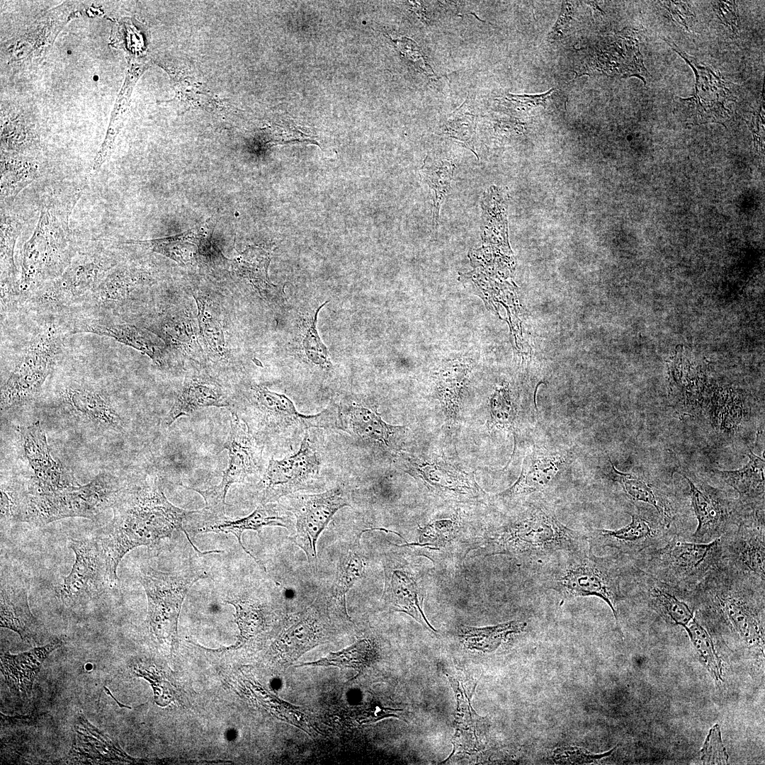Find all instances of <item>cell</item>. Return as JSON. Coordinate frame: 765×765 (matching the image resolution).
Segmentation results:
<instances>
[{
    "label": "cell",
    "mask_w": 765,
    "mask_h": 765,
    "mask_svg": "<svg viewBox=\"0 0 765 765\" xmlns=\"http://www.w3.org/2000/svg\"><path fill=\"white\" fill-rule=\"evenodd\" d=\"M113 517L97 540L112 574L124 555L141 545H151L169 537L196 511H186L172 504L156 478L122 487L113 504Z\"/></svg>",
    "instance_id": "obj_1"
},
{
    "label": "cell",
    "mask_w": 765,
    "mask_h": 765,
    "mask_svg": "<svg viewBox=\"0 0 765 765\" xmlns=\"http://www.w3.org/2000/svg\"><path fill=\"white\" fill-rule=\"evenodd\" d=\"M85 182L52 189L44 196L36 227L25 243L19 278L21 302L44 284L60 276L79 247L69 225Z\"/></svg>",
    "instance_id": "obj_2"
},
{
    "label": "cell",
    "mask_w": 765,
    "mask_h": 765,
    "mask_svg": "<svg viewBox=\"0 0 765 765\" xmlns=\"http://www.w3.org/2000/svg\"><path fill=\"white\" fill-rule=\"evenodd\" d=\"M589 543L587 535L565 526L550 507L533 502L486 528L477 549L484 555L548 558Z\"/></svg>",
    "instance_id": "obj_3"
},
{
    "label": "cell",
    "mask_w": 765,
    "mask_h": 765,
    "mask_svg": "<svg viewBox=\"0 0 765 765\" xmlns=\"http://www.w3.org/2000/svg\"><path fill=\"white\" fill-rule=\"evenodd\" d=\"M592 547L590 543L548 557L542 572V584L567 599L600 598L611 609L619 627L616 606L625 597L621 589L622 570L617 557L596 556Z\"/></svg>",
    "instance_id": "obj_4"
},
{
    "label": "cell",
    "mask_w": 765,
    "mask_h": 765,
    "mask_svg": "<svg viewBox=\"0 0 765 765\" xmlns=\"http://www.w3.org/2000/svg\"><path fill=\"white\" fill-rule=\"evenodd\" d=\"M693 591L696 605L714 613L741 639L749 643L761 640L765 584L718 564Z\"/></svg>",
    "instance_id": "obj_5"
},
{
    "label": "cell",
    "mask_w": 765,
    "mask_h": 765,
    "mask_svg": "<svg viewBox=\"0 0 765 765\" xmlns=\"http://www.w3.org/2000/svg\"><path fill=\"white\" fill-rule=\"evenodd\" d=\"M118 263L116 254L108 246L97 243L79 247L63 273L30 293L20 311L37 318L67 316Z\"/></svg>",
    "instance_id": "obj_6"
},
{
    "label": "cell",
    "mask_w": 765,
    "mask_h": 765,
    "mask_svg": "<svg viewBox=\"0 0 765 765\" xmlns=\"http://www.w3.org/2000/svg\"><path fill=\"white\" fill-rule=\"evenodd\" d=\"M69 335L62 318H39L36 329L19 348L9 375L1 385V411L37 396L62 356Z\"/></svg>",
    "instance_id": "obj_7"
},
{
    "label": "cell",
    "mask_w": 765,
    "mask_h": 765,
    "mask_svg": "<svg viewBox=\"0 0 765 765\" xmlns=\"http://www.w3.org/2000/svg\"><path fill=\"white\" fill-rule=\"evenodd\" d=\"M244 402L230 411L245 422L263 446L266 442L305 434L312 428L341 429L338 404L334 402L316 414L306 415L300 413L285 395L257 384L249 387Z\"/></svg>",
    "instance_id": "obj_8"
},
{
    "label": "cell",
    "mask_w": 765,
    "mask_h": 765,
    "mask_svg": "<svg viewBox=\"0 0 765 765\" xmlns=\"http://www.w3.org/2000/svg\"><path fill=\"white\" fill-rule=\"evenodd\" d=\"M678 533L632 557L634 565L667 583L693 589L720 562V538L710 543Z\"/></svg>",
    "instance_id": "obj_9"
},
{
    "label": "cell",
    "mask_w": 765,
    "mask_h": 765,
    "mask_svg": "<svg viewBox=\"0 0 765 765\" xmlns=\"http://www.w3.org/2000/svg\"><path fill=\"white\" fill-rule=\"evenodd\" d=\"M122 487L108 474H100L84 485L45 494L26 493L17 521L42 526L69 517L94 518L113 506Z\"/></svg>",
    "instance_id": "obj_10"
},
{
    "label": "cell",
    "mask_w": 765,
    "mask_h": 765,
    "mask_svg": "<svg viewBox=\"0 0 765 765\" xmlns=\"http://www.w3.org/2000/svg\"><path fill=\"white\" fill-rule=\"evenodd\" d=\"M207 577L205 571L196 568L173 572L149 568L141 572L139 580L148 600L147 622L159 640L170 639L175 643L185 596L193 584Z\"/></svg>",
    "instance_id": "obj_11"
},
{
    "label": "cell",
    "mask_w": 765,
    "mask_h": 765,
    "mask_svg": "<svg viewBox=\"0 0 765 765\" xmlns=\"http://www.w3.org/2000/svg\"><path fill=\"white\" fill-rule=\"evenodd\" d=\"M230 412V430L224 446L228 450L229 462L220 483L204 490L183 486L203 497L205 506L201 516L208 523L225 517V497L232 484L242 482L261 471L264 446L250 432L245 422L235 412Z\"/></svg>",
    "instance_id": "obj_12"
},
{
    "label": "cell",
    "mask_w": 765,
    "mask_h": 765,
    "mask_svg": "<svg viewBox=\"0 0 765 765\" xmlns=\"http://www.w3.org/2000/svg\"><path fill=\"white\" fill-rule=\"evenodd\" d=\"M397 464L443 499L457 502H484L487 496L477 483L474 474L442 457L418 455L399 450Z\"/></svg>",
    "instance_id": "obj_13"
},
{
    "label": "cell",
    "mask_w": 765,
    "mask_h": 765,
    "mask_svg": "<svg viewBox=\"0 0 765 765\" xmlns=\"http://www.w3.org/2000/svg\"><path fill=\"white\" fill-rule=\"evenodd\" d=\"M75 560L69 574L56 588V593L67 606L82 605L116 585L118 578L109 569L96 538L69 540Z\"/></svg>",
    "instance_id": "obj_14"
},
{
    "label": "cell",
    "mask_w": 765,
    "mask_h": 765,
    "mask_svg": "<svg viewBox=\"0 0 765 765\" xmlns=\"http://www.w3.org/2000/svg\"><path fill=\"white\" fill-rule=\"evenodd\" d=\"M684 477L689 485L691 502L697 520L695 531L689 534L690 540L710 543L732 527L754 523V511L738 498L727 497L711 486L696 484L686 475Z\"/></svg>",
    "instance_id": "obj_15"
},
{
    "label": "cell",
    "mask_w": 765,
    "mask_h": 765,
    "mask_svg": "<svg viewBox=\"0 0 765 765\" xmlns=\"http://www.w3.org/2000/svg\"><path fill=\"white\" fill-rule=\"evenodd\" d=\"M322 459L310 442L307 431L300 448L281 460L271 458L256 485L260 504L276 502L288 494L305 489L315 482Z\"/></svg>",
    "instance_id": "obj_16"
},
{
    "label": "cell",
    "mask_w": 765,
    "mask_h": 765,
    "mask_svg": "<svg viewBox=\"0 0 765 765\" xmlns=\"http://www.w3.org/2000/svg\"><path fill=\"white\" fill-rule=\"evenodd\" d=\"M351 506L348 494L336 486L318 494H302L293 497L288 510L295 518L294 543L306 555L310 562L316 561L317 543L335 514Z\"/></svg>",
    "instance_id": "obj_17"
},
{
    "label": "cell",
    "mask_w": 765,
    "mask_h": 765,
    "mask_svg": "<svg viewBox=\"0 0 765 765\" xmlns=\"http://www.w3.org/2000/svg\"><path fill=\"white\" fill-rule=\"evenodd\" d=\"M637 510L629 513L631 521L620 528L592 531L588 536L592 546L613 548L621 555L633 557L681 533L668 526L657 514L643 511L639 507Z\"/></svg>",
    "instance_id": "obj_18"
},
{
    "label": "cell",
    "mask_w": 765,
    "mask_h": 765,
    "mask_svg": "<svg viewBox=\"0 0 765 765\" xmlns=\"http://www.w3.org/2000/svg\"><path fill=\"white\" fill-rule=\"evenodd\" d=\"M64 320L70 334L91 333L106 336L147 355L158 366L164 363V346L162 339L147 329L107 314H72Z\"/></svg>",
    "instance_id": "obj_19"
},
{
    "label": "cell",
    "mask_w": 765,
    "mask_h": 765,
    "mask_svg": "<svg viewBox=\"0 0 765 765\" xmlns=\"http://www.w3.org/2000/svg\"><path fill=\"white\" fill-rule=\"evenodd\" d=\"M637 598L663 618L666 623L685 628L693 618L696 601L693 589L663 582L636 566L630 570Z\"/></svg>",
    "instance_id": "obj_20"
},
{
    "label": "cell",
    "mask_w": 765,
    "mask_h": 765,
    "mask_svg": "<svg viewBox=\"0 0 765 765\" xmlns=\"http://www.w3.org/2000/svg\"><path fill=\"white\" fill-rule=\"evenodd\" d=\"M720 540V565L744 577L765 584L764 526H735Z\"/></svg>",
    "instance_id": "obj_21"
},
{
    "label": "cell",
    "mask_w": 765,
    "mask_h": 765,
    "mask_svg": "<svg viewBox=\"0 0 765 765\" xmlns=\"http://www.w3.org/2000/svg\"><path fill=\"white\" fill-rule=\"evenodd\" d=\"M418 541L403 546L416 550L418 555L429 557L435 562L460 560L480 545L481 535L465 531V524L458 516L429 522L419 530Z\"/></svg>",
    "instance_id": "obj_22"
},
{
    "label": "cell",
    "mask_w": 765,
    "mask_h": 765,
    "mask_svg": "<svg viewBox=\"0 0 765 765\" xmlns=\"http://www.w3.org/2000/svg\"><path fill=\"white\" fill-rule=\"evenodd\" d=\"M22 438L24 453L33 472L27 493L51 494L79 485L66 468L52 458L38 421L26 427Z\"/></svg>",
    "instance_id": "obj_23"
},
{
    "label": "cell",
    "mask_w": 765,
    "mask_h": 765,
    "mask_svg": "<svg viewBox=\"0 0 765 765\" xmlns=\"http://www.w3.org/2000/svg\"><path fill=\"white\" fill-rule=\"evenodd\" d=\"M337 404L341 430L361 441L396 453L399 451L397 448L405 431L404 426L387 424L375 407L357 397L346 396Z\"/></svg>",
    "instance_id": "obj_24"
},
{
    "label": "cell",
    "mask_w": 765,
    "mask_h": 765,
    "mask_svg": "<svg viewBox=\"0 0 765 765\" xmlns=\"http://www.w3.org/2000/svg\"><path fill=\"white\" fill-rule=\"evenodd\" d=\"M57 399L83 421L108 429L122 428L123 419L110 397L94 384L82 380L67 382L57 391Z\"/></svg>",
    "instance_id": "obj_25"
},
{
    "label": "cell",
    "mask_w": 765,
    "mask_h": 765,
    "mask_svg": "<svg viewBox=\"0 0 765 765\" xmlns=\"http://www.w3.org/2000/svg\"><path fill=\"white\" fill-rule=\"evenodd\" d=\"M383 565L385 602L393 610L409 614L424 627L436 632L422 611L424 591L414 570L402 557L396 555L385 557Z\"/></svg>",
    "instance_id": "obj_26"
},
{
    "label": "cell",
    "mask_w": 765,
    "mask_h": 765,
    "mask_svg": "<svg viewBox=\"0 0 765 765\" xmlns=\"http://www.w3.org/2000/svg\"><path fill=\"white\" fill-rule=\"evenodd\" d=\"M673 49L678 52L693 69L696 75V91L694 95L681 100V103L687 111H693L695 115L702 118H722L727 115V109L725 103L733 101L734 96L721 77L718 72L711 67L699 63L696 59L679 51L673 45Z\"/></svg>",
    "instance_id": "obj_27"
},
{
    "label": "cell",
    "mask_w": 765,
    "mask_h": 765,
    "mask_svg": "<svg viewBox=\"0 0 765 765\" xmlns=\"http://www.w3.org/2000/svg\"><path fill=\"white\" fill-rule=\"evenodd\" d=\"M232 397L219 382L206 373L188 371L181 390L169 411L164 421L170 426L182 416H191L208 407H231Z\"/></svg>",
    "instance_id": "obj_28"
},
{
    "label": "cell",
    "mask_w": 765,
    "mask_h": 765,
    "mask_svg": "<svg viewBox=\"0 0 765 765\" xmlns=\"http://www.w3.org/2000/svg\"><path fill=\"white\" fill-rule=\"evenodd\" d=\"M68 757L80 764L132 762L116 742L92 725L81 715L75 726V738Z\"/></svg>",
    "instance_id": "obj_29"
},
{
    "label": "cell",
    "mask_w": 765,
    "mask_h": 765,
    "mask_svg": "<svg viewBox=\"0 0 765 765\" xmlns=\"http://www.w3.org/2000/svg\"><path fill=\"white\" fill-rule=\"evenodd\" d=\"M28 589L26 579L18 577L1 581L0 625L17 633L25 641L33 638L39 628L28 605Z\"/></svg>",
    "instance_id": "obj_30"
},
{
    "label": "cell",
    "mask_w": 765,
    "mask_h": 765,
    "mask_svg": "<svg viewBox=\"0 0 765 765\" xmlns=\"http://www.w3.org/2000/svg\"><path fill=\"white\" fill-rule=\"evenodd\" d=\"M319 598L302 616L278 637L276 645L282 657L292 662L318 645L325 635L324 616L319 610Z\"/></svg>",
    "instance_id": "obj_31"
},
{
    "label": "cell",
    "mask_w": 765,
    "mask_h": 765,
    "mask_svg": "<svg viewBox=\"0 0 765 765\" xmlns=\"http://www.w3.org/2000/svg\"><path fill=\"white\" fill-rule=\"evenodd\" d=\"M563 463V458L556 454L533 450L523 459L516 482L498 496L511 502L542 492L550 484Z\"/></svg>",
    "instance_id": "obj_32"
},
{
    "label": "cell",
    "mask_w": 765,
    "mask_h": 765,
    "mask_svg": "<svg viewBox=\"0 0 765 765\" xmlns=\"http://www.w3.org/2000/svg\"><path fill=\"white\" fill-rule=\"evenodd\" d=\"M62 644V641L56 638L28 652L18 654L8 652L1 655V670L10 690L21 697L28 696L44 660Z\"/></svg>",
    "instance_id": "obj_33"
},
{
    "label": "cell",
    "mask_w": 765,
    "mask_h": 765,
    "mask_svg": "<svg viewBox=\"0 0 765 765\" xmlns=\"http://www.w3.org/2000/svg\"><path fill=\"white\" fill-rule=\"evenodd\" d=\"M346 543L340 554L334 584L327 596L331 608L351 621L346 610V594L364 573L365 563L360 546L361 534Z\"/></svg>",
    "instance_id": "obj_34"
},
{
    "label": "cell",
    "mask_w": 765,
    "mask_h": 765,
    "mask_svg": "<svg viewBox=\"0 0 765 765\" xmlns=\"http://www.w3.org/2000/svg\"><path fill=\"white\" fill-rule=\"evenodd\" d=\"M290 523V518L281 507L272 503L260 504L252 513L246 517L234 520L225 517L204 525L198 528V531L200 533L214 532L234 535L244 552L261 565L257 559L243 545L242 541V533L246 530L256 531L260 533L264 526L289 528Z\"/></svg>",
    "instance_id": "obj_35"
},
{
    "label": "cell",
    "mask_w": 765,
    "mask_h": 765,
    "mask_svg": "<svg viewBox=\"0 0 765 765\" xmlns=\"http://www.w3.org/2000/svg\"><path fill=\"white\" fill-rule=\"evenodd\" d=\"M747 455L749 462L742 468L713 471L722 482L738 493V499L742 502L764 509V460L752 450Z\"/></svg>",
    "instance_id": "obj_36"
},
{
    "label": "cell",
    "mask_w": 765,
    "mask_h": 765,
    "mask_svg": "<svg viewBox=\"0 0 765 765\" xmlns=\"http://www.w3.org/2000/svg\"><path fill=\"white\" fill-rule=\"evenodd\" d=\"M271 256L269 252L256 246H249L240 252L232 261L238 275L247 280L267 300H276L283 296V289L273 284L268 275Z\"/></svg>",
    "instance_id": "obj_37"
},
{
    "label": "cell",
    "mask_w": 765,
    "mask_h": 765,
    "mask_svg": "<svg viewBox=\"0 0 765 765\" xmlns=\"http://www.w3.org/2000/svg\"><path fill=\"white\" fill-rule=\"evenodd\" d=\"M23 228L21 220L1 211V294L11 295L19 292V277L14 261L16 240Z\"/></svg>",
    "instance_id": "obj_38"
},
{
    "label": "cell",
    "mask_w": 765,
    "mask_h": 765,
    "mask_svg": "<svg viewBox=\"0 0 765 765\" xmlns=\"http://www.w3.org/2000/svg\"><path fill=\"white\" fill-rule=\"evenodd\" d=\"M450 680L457 698V708L455 715V734L453 737V751L455 752H473L477 750L480 745L477 737V730L481 731V726L478 727L477 722L482 720L475 712L470 705V698L472 694L468 696L463 686L459 682L446 674Z\"/></svg>",
    "instance_id": "obj_39"
},
{
    "label": "cell",
    "mask_w": 765,
    "mask_h": 765,
    "mask_svg": "<svg viewBox=\"0 0 765 765\" xmlns=\"http://www.w3.org/2000/svg\"><path fill=\"white\" fill-rule=\"evenodd\" d=\"M469 367L462 363H449L436 374V387L438 400L447 421L453 424L460 414V398Z\"/></svg>",
    "instance_id": "obj_40"
},
{
    "label": "cell",
    "mask_w": 765,
    "mask_h": 765,
    "mask_svg": "<svg viewBox=\"0 0 765 765\" xmlns=\"http://www.w3.org/2000/svg\"><path fill=\"white\" fill-rule=\"evenodd\" d=\"M328 302L325 301L312 312L300 318L296 336L300 356L312 366L324 370L332 369V363L328 348L318 334L317 323L320 310Z\"/></svg>",
    "instance_id": "obj_41"
},
{
    "label": "cell",
    "mask_w": 765,
    "mask_h": 765,
    "mask_svg": "<svg viewBox=\"0 0 765 765\" xmlns=\"http://www.w3.org/2000/svg\"><path fill=\"white\" fill-rule=\"evenodd\" d=\"M203 235L202 232L190 230L172 237L149 240H127L120 243L145 246L178 264L186 265L196 259L202 244Z\"/></svg>",
    "instance_id": "obj_42"
},
{
    "label": "cell",
    "mask_w": 765,
    "mask_h": 765,
    "mask_svg": "<svg viewBox=\"0 0 765 765\" xmlns=\"http://www.w3.org/2000/svg\"><path fill=\"white\" fill-rule=\"evenodd\" d=\"M454 169L451 161L427 156L421 169V177L432 193V223L435 230L438 227L441 205L450 189Z\"/></svg>",
    "instance_id": "obj_43"
},
{
    "label": "cell",
    "mask_w": 765,
    "mask_h": 765,
    "mask_svg": "<svg viewBox=\"0 0 765 765\" xmlns=\"http://www.w3.org/2000/svg\"><path fill=\"white\" fill-rule=\"evenodd\" d=\"M526 626L524 622L512 620L484 628L463 627L460 636L466 647L490 652L497 650L509 635L522 632Z\"/></svg>",
    "instance_id": "obj_44"
},
{
    "label": "cell",
    "mask_w": 765,
    "mask_h": 765,
    "mask_svg": "<svg viewBox=\"0 0 765 765\" xmlns=\"http://www.w3.org/2000/svg\"><path fill=\"white\" fill-rule=\"evenodd\" d=\"M36 164L22 160H2L1 200L14 197L39 176Z\"/></svg>",
    "instance_id": "obj_45"
},
{
    "label": "cell",
    "mask_w": 765,
    "mask_h": 765,
    "mask_svg": "<svg viewBox=\"0 0 765 765\" xmlns=\"http://www.w3.org/2000/svg\"><path fill=\"white\" fill-rule=\"evenodd\" d=\"M373 649L370 641L361 639L348 647L337 652H331L327 657L317 661L303 663V666H333L340 669L351 668L359 673L369 664L373 658Z\"/></svg>",
    "instance_id": "obj_46"
},
{
    "label": "cell",
    "mask_w": 765,
    "mask_h": 765,
    "mask_svg": "<svg viewBox=\"0 0 765 765\" xmlns=\"http://www.w3.org/2000/svg\"><path fill=\"white\" fill-rule=\"evenodd\" d=\"M196 301L198 305V324L203 341L213 355L225 357L227 352L225 335L213 306L202 298H196Z\"/></svg>",
    "instance_id": "obj_47"
},
{
    "label": "cell",
    "mask_w": 765,
    "mask_h": 765,
    "mask_svg": "<svg viewBox=\"0 0 765 765\" xmlns=\"http://www.w3.org/2000/svg\"><path fill=\"white\" fill-rule=\"evenodd\" d=\"M690 622L684 628L701 660L716 681L722 680L721 660L716 654L710 633L695 616Z\"/></svg>",
    "instance_id": "obj_48"
},
{
    "label": "cell",
    "mask_w": 765,
    "mask_h": 765,
    "mask_svg": "<svg viewBox=\"0 0 765 765\" xmlns=\"http://www.w3.org/2000/svg\"><path fill=\"white\" fill-rule=\"evenodd\" d=\"M476 122L477 116L472 112L467 100L446 121L442 132L476 154L473 143Z\"/></svg>",
    "instance_id": "obj_49"
},
{
    "label": "cell",
    "mask_w": 765,
    "mask_h": 765,
    "mask_svg": "<svg viewBox=\"0 0 765 765\" xmlns=\"http://www.w3.org/2000/svg\"><path fill=\"white\" fill-rule=\"evenodd\" d=\"M254 687L255 691L259 693L256 694L253 692L255 693L256 698L259 699L258 701L262 706L277 718L303 730L310 735H312L313 731H315L307 716L300 710L299 707L282 701L278 697L271 695L266 691H262L261 687L260 689L254 686Z\"/></svg>",
    "instance_id": "obj_50"
},
{
    "label": "cell",
    "mask_w": 765,
    "mask_h": 765,
    "mask_svg": "<svg viewBox=\"0 0 765 765\" xmlns=\"http://www.w3.org/2000/svg\"><path fill=\"white\" fill-rule=\"evenodd\" d=\"M227 602L235 608L241 642H245L261 633L264 628L265 616L260 605L250 600L243 599Z\"/></svg>",
    "instance_id": "obj_51"
},
{
    "label": "cell",
    "mask_w": 765,
    "mask_h": 765,
    "mask_svg": "<svg viewBox=\"0 0 765 765\" xmlns=\"http://www.w3.org/2000/svg\"><path fill=\"white\" fill-rule=\"evenodd\" d=\"M516 419V408L509 392L500 388L492 396L489 401V417L487 426L490 429L514 431Z\"/></svg>",
    "instance_id": "obj_52"
},
{
    "label": "cell",
    "mask_w": 765,
    "mask_h": 765,
    "mask_svg": "<svg viewBox=\"0 0 765 765\" xmlns=\"http://www.w3.org/2000/svg\"><path fill=\"white\" fill-rule=\"evenodd\" d=\"M728 754L723 744L719 725L715 724L709 731L701 749L703 764H726Z\"/></svg>",
    "instance_id": "obj_53"
},
{
    "label": "cell",
    "mask_w": 765,
    "mask_h": 765,
    "mask_svg": "<svg viewBox=\"0 0 765 765\" xmlns=\"http://www.w3.org/2000/svg\"><path fill=\"white\" fill-rule=\"evenodd\" d=\"M617 747H615L606 753L595 754L578 747H562L554 752L553 759L559 764H590L608 756Z\"/></svg>",
    "instance_id": "obj_54"
},
{
    "label": "cell",
    "mask_w": 765,
    "mask_h": 765,
    "mask_svg": "<svg viewBox=\"0 0 765 765\" xmlns=\"http://www.w3.org/2000/svg\"><path fill=\"white\" fill-rule=\"evenodd\" d=\"M356 712V718L355 720L358 723H368V722H375L382 718L393 716L399 718L397 712L401 711L399 709H392L390 708H385L380 705L373 704L367 705L364 707L358 708Z\"/></svg>",
    "instance_id": "obj_55"
},
{
    "label": "cell",
    "mask_w": 765,
    "mask_h": 765,
    "mask_svg": "<svg viewBox=\"0 0 765 765\" xmlns=\"http://www.w3.org/2000/svg\"><path fill=\"white\" fill-rule=\"evenodd\" d=\"M713 6L722 22L733 30L738 27V18L735 1H713Z\"/></svg>",
    "instance_id": "obj_56"
},
{
    "label": "cell",
    "mask_w": 765,
    "mask_h": 765,
    "mask_svg": "<svg viewBox=\"0 0 765 765\" xmlns=\"http://www.w3.org/2000/svg\"><path fill=\"white\" fill-rule=\"evenodd\" d=\"M660 3L667 8L674 21L685 27L688 26V19L693 18V15L688 9L687 4L681 1H662Z\"/></svg>",
    "instance_id": "obj_57"
},
{
    "label": "cell",
    "mask_w": 765,
    "mask_h": 765,
    "mask_svg": "<svg viewBox=\"0 0 765 765\" xmlns=\"http://www.w3.org/2000/svg\"><path fill=\"white\" fill-rule=\"evenodd\" d=\"M562 8L557 21L548 35L550 39H558L562 35L564 30H567L568 28L572 16V10L571 9L572 7L570 4L564 2Z\"/></svg>",
    "instance_id": "obj_58"
},
{
    "label": "cell",
    "mask_w": 765,
    "mask_h": 765,
    "mask_svg": "<svg viewBox=\"0 0 765 765\" xmlns=\"http://www.w3.org/2000/svg\"><path fill=\"white\" fill-rule=\"evenodd\" d=\"M93 79L94 81H97L98 79V76L97 75H95Z\"/></svg>",
    "instance_id": "obj_59"
},
{
    "label": "cell",
    "mask_w": 765,
    "mask_h": 765,
    "mask_svg": "<svg viewBox=\"0 0 765 765\" xmlns=\"http://www.w3.org/2000/svg\"><path fill=\"white\" fill-rule=\"evenodd\" d=\"M68 52L69 54H70V53H71L72 52H71L70 50H68V52Z\"/></svg>",
    "instance_id": "obj_60"
}]
</instances>
